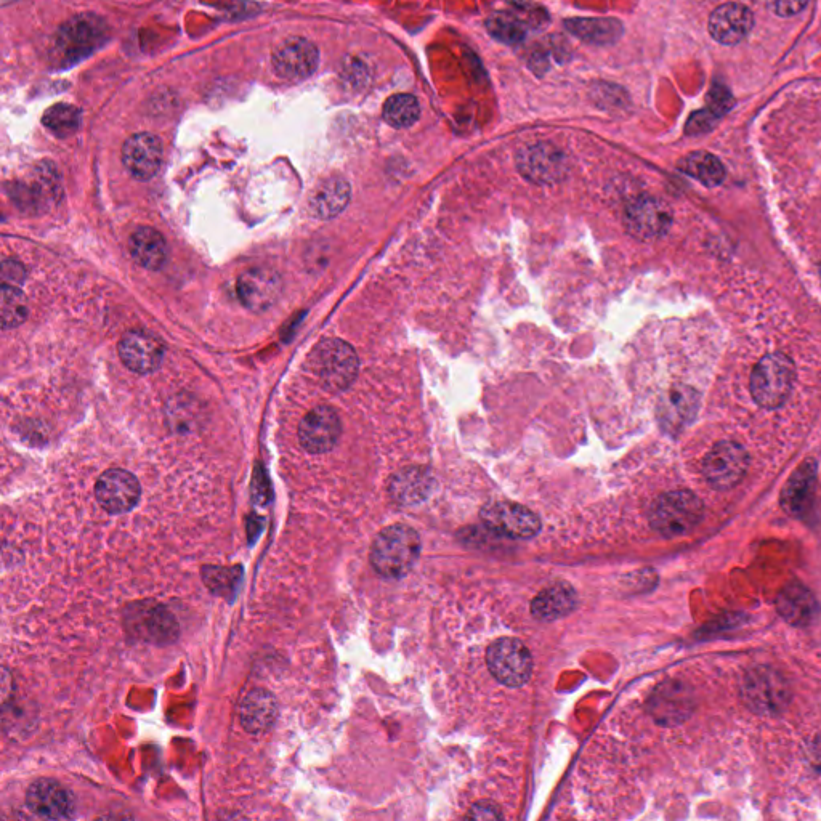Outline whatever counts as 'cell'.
<instances>
[{"mask_svg":"<svg viewBox=\"0 0 821 821\" xmlns=\"http://www.w3.org/2000/svg\"><path fill=\"white\" fill-rule=\"evenodd\" d=\"M342 424L334 409L318 406L302 419L299 440L308 453L323 454L331 451L339 441Z\"/></svg>","mask_w":821,"mask_h":821,"instance_id":"cell-14","label":"cell"},{"mask_svg":"<svg viewBox=\"0 0 821 821\" xmlns=\"http://www.w3.org/2000/svg\"><path fill=\"white\" fill-rule=\"evenodd\" d=\"M624 223L634 238L656 239L668 233L672 225V212L668 204L652 196H642L627 206Z\"/></svg>","mask_w":821,"mask_h":821,"instance_id":"cell-12","label":"cell"},{"mask_svg":"<svg viewBox=\"0 0 821 821\" xmlns=\"http://www.w3.org/2000/svg\"><path fill=\"white\" fill-rule=\"evenodd\" d=\"M320 63V53L313 42L305 37H288L276 45L271 55V65L276 76L283 81L299 82L315 73Z\"/></svg>","mask_w":821,"mask_h":821,"instance_id":"cell-9","label":"cell"},{"mask_svg":"<svg viewBox=\"0 0 821 821\" xmlns=\"http://www.w3.org/2000/svg\"><path fill=\"white\" fill-rule=\"evenodd\" d=\"M578 597L573 587L568 584H555L533 600L531 613L541 621H552L562 618L575 610Z\"/></svg>","mask_w":821,"mask_h":821,"instance_id":"cell-26","label":"cell"},{"mask_svg":"<svg viewBox=\"0 0 821 821\" xmlns=\"http://www.w3.org/2000/svg\"><path fill=\"white\" fill-rule=\"evenodd\" d=\"M486 663L496 680L507 687H522L533 672L530 650L517 639L494 642L486 653Z\"/></svg>","mask_w":821,"mask_h":821,"instance_id":"cell-7","label":"cell"},{"mask_svg":"<svg viewBox=\"0 0 821 821\" xmlns=\"http://www.w3.org/2000/svg\"><path fill=\"white\" fill-rule=\"evenodd\" d=\"M753 12L741 4L717 7L709 18V33L719 44L735 45L743 41L753 29Z\"/></svg>","mask_w":821,"mask_h":821,"instance_id":"cell-20","label":"cell"},{"mask_svg":"<svg viewBox=\"0 0 821 821\" xmlns=\"http://www.w3.org/2000/svg\"><path fill=\"white\" fill-rule=\"evenodd\" d=\"M108 39V26L92 13L66 21L53 39L52 57L61 66H71L100 49Z\"/></svg>","mask_w":821,"mask_h":821,"instance_id":"cell-2","label":"cell"},{"mask_svg":"<svg viewBox=\"0 0 821 821\" xmlns=\"http://www.w3.org/2000/svg\"><path fill=\"white\" fill-rule=\"evenodd\" d=\"M777 608L786 623L797 627L809 626L818 611L817 600L812 592L799 583L791 584L781 591Z\"/></svg>","mask_w":821,"mask_h":821,"instance_id":"cell-22","label":"cell"},{"mask_svg":"<svg viewBox=\"0 0 821 821\" xmlns=\"http://www.w3.org/2000/svg\"><path fill=\"white\" fill-rule=\"evenodd\" d=\"M704 506L692 491H671L656 499L650 523L664 538H677L692 531L703 520Z\"/></svg>","mask_w":821,"mask_h":821,"instance_id":"cell-3","label":"cell"},{"mask_svg":"<svg viewBox=\"0 0 821 821\" xmlns=\"http://www.w3.org/2000/svg\"><path fill=\"white\" fill-rule=\"evenodd\" d=\"M42 124L55 137H71L81 127V110L77 106L69 105V103H57V105H53L52 108L45 111L44 116H42Z\"/></svg>","mask_w":821,"mask_h":821,"instance_id":"cell-31","label":"cell"},{"mask_svg":"<svg viewBox=\"0 0 821 821\" xmlns=\"http://www.w3.org/2000/svg\"><path fill=\"white\" fill-rule=\"evenodd\" d=\"M794 379L793 361L783 353H772L756 364L751 376V393L762 408H780L791 395Z\"/></svg>","mask_w":821,"mask_h":821,"instance_id":"cell-4","label":"cell"},{"mask_svg":"<svg viewBox=\"0 0 821 821\" xmlns=\"http://www.w3.org/2000/svg\"><path fill=\"white\" fill-rule=\"evenodd\" d=\"M142 488L134 475L122 469H111L98 478L95 496L110 514H126L137 506Z\"/></svg>","mask_w":821,"mask_h":821,"instance_id":"cell-13","label":"cell"},{"mask_svg":"<svg viewBox=\"0 0 821 821\" xmlns=\"http://www.w3.org/2000/svg\"><path fill=\"white\" fill-rule=\"evenodd\" d=\"M517 167L526 180L551 185L567 175L568 161L565 154L551 143H534L518 153Z\"/></svg>","mask_w":821,"mask_h":821,"instance_id":"cell-10","label":"cell"},{"mask_svg":"<svg viewBox=\"0 0 821 821\" xmlns=\"http://www.w3.org/2000/svg\"><path fill=\"white\" fill-rule=\"evenodd\" d=\"M421 554L419 534L406 525L387 526L371 547V563L384 578L400 579L413 570Z\"/></svg>","mask_w":821,"mask_h":821,"instance_id":"cell-1","label":"cell"},{"mask_svg":"<svg viewBox=\"0 0 821 821\" xmlns=\"http://www.w3.org/2000/svg\"><path fill=\"white\" fill-rule=\"evenodd\" d=\"M350 199V187L342 177H331L324 180L313 193L310 207L313 214L320 219H331L344 211Z\"/></svg>","mask_w":821,"mask_h":821,"instance_id":"cell-28","label":"cell"},{"mask_svg":"<svg viewBox=\"0 0 821 821\" xmlns=\"http://www.w3.org/2000/svg\"><path fill=\"white\" fill-rule=\"evenodd\" d=\"M239 717L247 732H267L278 719V701L267 690L255 688L244 698Z\"/></svg>","mask_w":821,"mask_h":821,"instance_id":"cell-21","label":"cell"},{"mask_svg":"<svg viewBox=\"0 0 821 821\" xmlns=\"http://www.w3.org/2000/svg\"><path fill=\"white\" fill-rule=\"evenodd\" d=\"M421 106L413 95L398 94L390 97L384 106V119L390 126L406 129L419 119Z\"/></svg>","mask_w":821,"mask_h":821,"instance_id":"cell-32","label":"cell"},{"mask_svg":"<svg viewBox=\"0 0 821 821\" xmlns=\"http://www.w3.org/2000/svg\"><path fill=\"white\" fill-rule=\"evenodd\" d=\"M743 698L756 714L777 716L788 706L791 692L780 672L761 666L746 674Z\"/></svg>","mask_w":821,"mask_h":821,"instance_id":"cell-6","label":"cell"},{"mask_svg":"<svg viewBox=\"0 0 821 821\" xmlns=\"http://www.w3.org/2000/svg\"><path fill=\"white\" fill-rule=\"evenodd\" d=\"M0 315H2V326L5 329L17 328L28 318L26 297L17 286H9V284L2 286Z\"/></svg>","mask_w":821,"mask_h":821,"instance_id":"cell-33","label":"cell"},{"mask_svg":"<svg viewBox=\"0 0 821 821\" xmlns=\"http://www.w3.org/2000/svg\"><path fill=\"white\" fill-rule=\"evenodd\" d=\"M679 169L706 187H717L724 182L725 167L719 158L706 151H695L679 162Z\"/></svg>","mask_w":821,"mask_h":821,"instance_id":"cell-30","label":"cell"},{"mask_svg":"<svg viewBox=\"0 0 821 821\" xmlns=\"http://www.w3.org/2000/svg\"><path fill=\"white\" fill-rule=\"evenodd\" d=\"M236 292L244 307L252 312H265L280 297V275L271 268H251L239 276Z\"/></svg>","mask_w":821,"mask_h":821,"instance_id":"cell-15","label":"cell"},{"mask_svg":"<svg viewBox=\"0 0 821 821\" xmlns=\"http://www.w3.org/2000/svg\"><path fill=\"white\" fill-rule=\"evenodd\" d=\"M693 709L692 693L677 682H669L653 696V712L663 724H679Z\"/></svg>","mask_w":821,"mask_h":821,"instance_id":"cell-23","label":"cell"},{"mask_svg":"<svg viewBox=\"0 0 821 821\" xmlns=\"http://www.w3.org/2000/svg\"><path fill=\"white\" fill-rule=\"evenodd\" d=\"M26 805L34 815L47 820H66L74 813L73 794L58 781L47 778L29 786Z\"/></svg>","mask_w":821,"mask_h":821,"instance_id":"cell-16","label":"cell"},{"mask_svg":"<svg viewBox=\"0 0 821 821\" xmlns=\"http://www.w3.org/2000/svg\"><path fill=\"white\" fill-rule=\"evenodd\" d=\"M565 25L573 36L589 44H613L623 34V25L611 18H573Z\"/></svg>","mask_w":821,"mask_h":821,"instance_id":"cell-29","label":"cell"},{"mask_svg":"<svg viewBox=\"0 0 821 821\" xmlns=\"http://www.w3.org/2000/svg\"><path fill=\"white\" fill-rule=\"evenodd\" d=\"M749 467L746 449L733 441L717 443L703 462V474L716 490H730L743 480Z\"/></svg>","mask_w":821,"mask_h":821,"instance_id":"cell-8","label":"cell"},{"mask_svg":"<svg viewBox=\"0 0 821 821\" xmlns=\"http://www.w3.org/2000/svg\"><path fill=\"white\" fill-rule=\"evenodd\" d=\"M708 103V110L711 111L714 116L720 118V116H724L725 113L732 110L733 97L730 95V92L725 89L724 85H714L711 92H709Z\"/></svg>","mask_w":821,"mask_h":821,"instance_id":"cell-35","label":"cell"},{"mask_svg":"<svg viewBox=\"0 0 821 821\" xmlns=\"http://www.w3.org/2000/svg\"><path fill=\"white\" fill-rule=\"evenodd\" d=\"M809 0H770V9L778 17H794L807 7Z\"/></svg>","mask_w":821,"mask_h":821,"instance_id":"cell-37","label":"cell"},{"mask_svg":"<svg viewBox=\"0 0 821 821\" xmlns=\"http://www.w3.org/2000/svg\"><path fill=\"white\" fill-rule=\"evenodd\" d=\"M486 28H488V33L494 39L506 42V44H517V42H522L525 39V26L515 18L509 17V15L491 17L486 23Z\"/></svg>","mask_w":821,"mask_h":821,"instance_id":"cell-34","label":"cell"},{"mask_svg":"<svg viewBox=\"0 0 821 821\" xmlns=\"http://www.w3.org/2000/svg\"><path fill=\"white\" fill-rule=\"evenodd\" d=\"M815 482H817L815 462H804L794 472L793 477L789 478L785 490L781 493V504H783L788 514L801 515L809 509L813 493H815Z\"/></svg>","mask_w":821,"mask_h":821,"instance_id":"cell-24","label":"cell"},{"mask_svg":"<svg viewBox=\"0 0 821 821\" xmlns=\"http://www.w3.org/2000/svg\"><path fill=\"white\" fill-rule=\"evenodd\" d=\"M358 356L350 345L339 339L321 342L312 355V368L324 387L345 390L353 384L358 374Z\"/></svg>","mask_w":821,"mask_h":821,"instance_id":"cell-5","label":"cell"},{"mask_svg":"<svg viewBox=\"0 0 821 821\" xmlns=\"http://www.w3.org/2000/svg\"><path fill=\"white\" fill-rule=\"evenodd\" d=\"M717 116L711 113L709 110L698 111V113L692 114V118L688 121L687 124V134L688 135H700L704 134V132H708L714 127L716 124Z\"/></svg>","mask_w":821,"mask_h":821,"instance_id":"cell-36","label":"cell"},{"mask_svg":"<svg viewBox=\"0 0 821 821\" xmlns=\"http://www.w3.org/2000/svg\"><path fill=\"white\" fill-rule=\"evenodd\" d=\"M480 515L490 530L507 538H533L541 531L538 515L515 502H493L483 507Z\"/></svg>","mask_w":821,"mask_h":821,"instance_id":"cell-11","label":"cell"},{"mask_svg":"<svg viewBox=\"0 0 821 821\" xmlns=\"http://www.w3.org/2000/svg\"><path fill=\"white\" fill-rule=\"evenodd\" d=\"M119 356L130 371L150 374L161 366L164 347L148 332L130 331L119 342Z\"/></svg>","mask_w":821,"mask_h":821,"instance_id":"cell-18","label":"cell"},{"mask_svg":"<svg viewBox=\"0 0 821 821\" xmlns=\"http://www.w3.org/2000/svg\"><path fill=\"white\" fill-rule=\"evenodd\" d=\"M129 251L137 265L146 270H159L167 260V244L159 231L138 228L129 241Z\"/></svg>","mask_w":821,"mask_h":821,"instance_id":"cell-25","label":"cell"},{"mask_svg":"<svg viewBox=\"0 0 821 821\" xmlns=\"http://www.w3.org/2000/svg\"><path fill=\"white\" fill-rule=\"evenodd\" d=\"M700 409V395L687 385L672 387L658 406L661 427L669 433H679L695 421Z\"/></svg>","mask_w":821,"mask_h":821,"instance_id":"cell-19","label":"cell"},{"mask_svg":"<svg viewBox=\"0 0 821 821\" xmlns=\"http://www.w3.org/2000/svg\"><path fill=\"white\" fill-rule=\"evenodd\" d=\"M162 158H164V150H162L161 140L148 132L132 135L122 146L124 166L137 180H143V182L158 174Z\"/></svg>","mask_w":821,"mask_h":821,"instance_id":"cell-17","label":"cell"},{"mask_svg":"<svg viewBox=\"0 0 821 821\" xmlns=\"http://www.w3.org/2000/svg\"><path fill=\"white\" fill-rule=\"evenodd\" d=\"M432 488V477L429 472L419 467L401 470L390 483V494L395 501L405 506L417 504L429 496Z\"/></svg>","mask_w":821,"mask_h":821,"instance_id":"cell-27","label":"cell"},{"mask_svg":"<svg viewBox=\"0 0 821 821\" xmlns=\"http://www.w3.org/2000/svg\"><path fill=\"white\" fill-rule=\"evenodd\" d=\"M467 817L477 818V820H499L502 818V812L494 802L483 801L475 804L467 813Z\"/></svg>","mask_w":821,"mask_h":821,"instance_id":"cell-38","label":"cell"}]
</instances>
